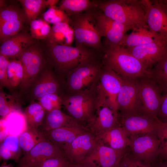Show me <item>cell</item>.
Listing matches in <instances>:
<instances>
[{"label": "cell", "instance_id": "33", "mask_svg": "<svg viewBox=\"0 0 167 167\" xmlns=\"http://www.w3.org/2000/svg\"><path fill=\"white\" fill-rule=\"evenodd\" d=\"M24 19L6 22L0 25V39L2 42L6 39L17 34L22 29Z\"/></svg>", "mask_w": 167, "mask_h": 167}, {"label": "cell", "instance_id": "3", "mask_svg": "<svg viewBox=\"0 0 167 167\" xmlns=\"http://www.w3.org/2000/svg\"><path fill=\"white\" fill-rule=\"evenodd\" d=\"M48 57L50 62L60 72L72 71L77 67L92 62L95 50L81 45L50 44Z\"/></svg>", "mask_w": 167, "mask_h": 167}, {"label": "cell", "instance_id": "8", "mask_svg": "<svg viewBox=\"0 0 167 167\" xmlns=\"http://www.w3.org/2000/svg\"><path fill=\"white\" fill-rule=\"evenodd\" d=\"M126 48L151 71V68L167 54V36L160 35L151 43Z\"/></svg>", "mask_w": 167, "mask_h": 167}, {"label": "cell", "instance_id": "30", "mask_svg": "<svg viewBox=\"0 0 167 167\" xmlns=\"http://www.w3.org/2000/svg\"><path fill=\"white\" fill-rule=\"evenodd\" d=\"M25 17L30 23L36 18L43 9L49 6V1L43 0H21Z\"/></svg>", "mask_w": 167, "mask_h": 167}, {"label": "cell", "instance_id": "15", "mask_svg": "<svg viewBox=\"0 0 167 167\" xmlns=\"http://www.w3.org/2000/svg\"><path fill=\"white\" fill-rule=\"evenodd\" d=\"M126 148L122 150L114 149L105 145L98 140L82 162L88 164L92 167H118Z\"/></svg>", "mask_w": 167, "mask_h": 167}, {"label": "cell", "instance_id": "35", "mask_svg": "<svg viewBox=\"0 0 167 167\" xmlns=\"http://www.w3.org/2000/svg\"><path fill=\"white\" fill-rule=\"evenodd\" d=\"M37 101L46 112L61 109L62 105L61 97L57 94H47Z\"/></svg>", "mask_w": 167, "mask_h": 167}, {"label": "cell", "instance_id": "7", "mask_svg": "<svg viewBox=\"0 0 167 167\" xmlns=\"http://www.w3.org/2000/svg\"><path fill=\"white\" fill-rule=\"evenodd\" d=\"M61 98L62 105L70 115L86 128L96 111V103L92 98L87 93H83Z\"/></svg>", "mask_w": 167, "mask_h": 167}, {"label": "cell", "instance_id": "36", "mask_svg": "<svg viewBox=\"0 0 167 167\" xmlns=\"http://www.w3.org/2000/svg\"><path fill=\"white\" fill-rule=\"evenodd\" d=\"M118 167H152V164L148 163L135 156L128 147Z\"/></svg>", "mask_w": 167, "mask_h": 167}, {"label": "cell", "instance_id": "28", "mask_svg": "<svg viewBox=\"0 0 167 167\" xmlns=\"http://www.w3.org/2000/svg\"><path fill=\"white\" fill-rule=\"evenodd\" d=\"M46 111L38 102L31 101L25 109L24 113L28 126L37 129L43 121Z\"/></svg>", "mask_w": 167, "mask_h": 167}, {"label": "cell", "instance_id": "41", "mask_svg": "<svg viewBox=\"0 0 167 167\" xmlns=\"http://www.w3.org/2000/svg\"><path fill=\"white\" fill-rule=\"evenodd\" d=\"M9 62V58L0 55V87H6L10 90L7 78V68Z\"/></svg>", "mask_w": 167, "mask_h": 167}, {"label": "cell", "instance_id": "2", "mask_svg": "<svg viewBox=\"0 0 167 167\" xmlns=\"http://www.w3.org/2000/svg\"><path fill=\"white\" fill-rule=\"evenodd\" d=\"M96 7L106 16L135 30L149 28L145 19L143 0L96 1Z\"/></svg>", "mask_w": 167, "mask_h": 167}, {"label": "cell", "instance_id": "10", "mask_svg": "<svg viewBox=\"0 0 167 167\" xmlns=\"http://www.w3.org/2000/svg\"><path fill=\"white\" fill-rule=\"evenodd\" d=\"M129 138V149L136 157L151 164L159 157L160 142L157 135L140 134Z\"/></svg>", "mask_w": 167, "mask_h": 167}, {"label": "cell", "instance_id": "19", "mask_svg": "<svg viewBox=\"0 0 167 167\" xmlns=\"http://www.w3.org/2000/svg\"><path fill=\"white\" fill-rule=\"evenodd\" d=\"M98 65L92 62L81 65L71 71L68 80L69 88L79 91L92 83L98 72Z\"/></svg>", "mask_w": 167, "mask_h": 167}, {"label": "cell", "instance_id": "9", "mask_svg": "<svg viewBox=\"0 0 167 167\" xmlns=\"http://www.w3.org/2000/svg\"><path fill=\"white\" fill-rule=\"evenodd\" d=\"M142 113L157 117L163 95L159 87L151 78L137 79Z\"/></svg>", "mask_w": 167, "mask_h": 167}, {"label": "cell", "instance_id": "12", "mask_svg": "<svg viewBox=\"0 0 167 167\" xmlns=\"http://www.w3.org/2000/svg\"><path fill=\"white\" fill-rule=\"evenodd\" d=\"M120 123L128 137L149 134L157 135L161 121L157 117L142 113L126 116L120 115Z\"/></svg>", "mask_w": 167, "mask_h": 167}, {"label": "cell", "instance_id": "39", "mask_svg": "<svg viewBox=\"0 0 167 167\" xmlns=\"http://www.w3.org/2000/svg\"><path fill=\"white\" fill-rule=\"evenodd\" d=\"M157 136L160 142L159 157L162 159H167V123L161 121Z\"/></svg>", "mask_w": 167, "mask_h": 167}, {"label": "cell", "instance_id": "46", "mask_svg": "<svg viewBox=\"0 0 167 167\" xmlns=\"http://www.w3.org/2000/svg\"><path fill=\"white\" fill-rule=\"evenodd\" d=\"M69 167H92L90 165L86 163L71 164Z\"/></svg>", "mask_w": 167, "mask_h": 167}, {"label": "cell", "instance_id": "21", "mask_svg": "<svg viewBox=\"0 0 167 167\" xmlns=\"http://www.w3.org/2000/svg\"><path fill=\"white\" fill-rule=\"evenodd\" d=\"M99 141L116 150L125 149L129 146L130 140L120 126L112 128L95 135Z\"/></svg>", "mask_w": 167, "mask_h": 167}, {"label": "cell", "instance_id": "5", "mask_svg": "<svg viewBox=\"0 0 167 167\" xmlns=\"http://www.w3.org/2000/svg\"><path fill=\"white\" fill-rule=\"evenodd\" d=\"M22 63L24 76L18 87L17 96H23L41 71L44 68V59L41 51L32 45L24 50L18 57Z\"/></svg>", "mask_w": 167, "mask_h": 167}, {"label": "cell", "instance_id": "24", "mask_svg": "<svg viewBox=\"0 0 167 167\" xmlns=\"http://www.w3.org/2000/svg\"><path fill=\"white\" fill-rule=\"evenodd\" d=\"M160 35L146 28H139L130 34H126L119 45L126 48L134 47L152 42Z\"/></svg>", "mask_w": 167, "mask_h": 167}, {"label": "cell", "instance_id": "42", "mask_svg": "<svg viewBox=\"0 0 167 167\" xmlns=\"http://www.w3.org/2000/svg\"><path fill=\"white\" fill-rule=\"evenodd\" d=\"M9 150L20 155L19 136L10 135L1 143Z\"/></svg>", "mask_w": 167, "mask_h": 167}, {"label": "cell", "instance_id": "22", "mask_svg": "<svg viewBox=\"0 0 167 167\" xmlns=\"http://www.w3.org/2000/svg\"><path fill=\"white\" fill-rule=\"evenodd\" d=\"M86 131H88L86 129L79 127H66L44 131L43 132L48 139L62 150L64 146L71 143Z\"/></svg>", "mask_w": 167, "mask_h": 167}, {"label": "cell", "instance_id": "48", "mask_svg": "<svg viewBox=\"0 0 167 167\" xmlns=\"http://www.w3.org/2000/svg\"><path fill=\"white\" fill-rule=\"evenodd\" d=\"M21 167H30L26 165H21Z\"/></svg>", "mask_w": 167, "mask_h": 167}, {"label": "cell", "instance_id": "37", "mask_svg": "<svg viewBox=\"0 0 167 167\" xmlns=\"http://www.w3.org/2000/svg\"><path fill=\"white\" fill-rule=\"evenodd\" d=\"M15 97L6 93L0 88V115L6 117L15 110Z\"/></svg>", "mask_w": 167, "mask_h": 167}, {"label": "cell", "instance_id": "32", "mask_svg": "<svg viewBox=\"0 0 167 167\" xmlns=\"http://www.w3.org/2000/svg\"><path fill=\"white\" fill-rule=\"evenodd\" d=\"M30 24V35L34 39L47 38L51 29L48 23L44 19H36Z\"/></svg>", "mask_w": 167, "mask_h": 167}, {"label": "cell", "instance_id": "1", "mask_svg": "<svg viewBox=\"0 0 167 167\" xmlns=\"http://www.w3.org/2000/svg\"><path fill=\"white\" fill-rule=\"evenodd\" d=\"M102 52L103 62L109 68L125 79L135 80L151 78V71L130 53L127 49L119 45L104 42Z\"/></svg>", "mask_w": 167, "mask_h": 167}, {"label": "cell", "instance_id": "45", "mask_svg": "<svg viewBox=\"0 0 167 167\" xmlns=\"http://www.w3.org/2000/svg\"><path fill=\"white\" fill-rule=\"evenodd\" d=\"M152 167H167V159H162L158 157L152 164Z\"/></svg>", "mask_w": 167, "mask_h": 167}, {"label": "cell", "instance_id": "17", "mask_svg": "<svg viewBox=\"0 0 167 167\" xmlns=\"http://www.w3.org/2000/svg\"><path fill=\"white\" fill-rule=\"evenodd\" d=\"M123 80L115 72L105 66L101 75L99 89L104 95L107 106L114 111H118L117 97Z\"/></svg>", "mask_w": 167, "mask_h": 167}, {"label": "cell", "instance_id": "38", "mask_svg": "<svg viewBox=\"0 0 167 167\" xmlns=\"http://www.w3.org/2000/svg\"><path fill=\"white\" fill-rule=\"evenodd\" d=\"M24 14L17 7L10 5L0 10V25L8 21L24 19Z\"/></svg>", "mask_w": 167, "mask_h": 167}, {"label": "cell", "instance_id": "31", "mask_svg": "<svg viewBox=\"0 0 167 167\" xmlns=\"http://www.w3.org/2000/svg\"><path fill=\"white\" fill-rule=\"evenodd\" d=\"M7 78L10 90L18 87L24 76V68L19 60H9L7 68Z\"/></svg>", "mask_w": 167, "mask_h": 167}, {"label": "cell", "instance_id": "6", "mask_svg": "<svg viewBox=\"0 0 167 167\" xmlns=\"http://www.w3.org/2000/svg\"><path fill=\"white\" fill-rule=\"evenodd\" d=\"M99 91L94 116L86 127L88 131L95 135L121 126L119 112L111 109L107 106L104 94L101 90Z\"/></svg>", "mask_w": 167, "mask_h": 167}, {"label": "cell", "instance_id": "23", "mask_svg": "<svg viewBox=\"0 0 167 167\" xmlns=\"http://www.w3.org/2000/svg\"><path fill=\"white\" fill-rule=\"evenodd\" d=\"M66 127H77L86 129L72 116L63 113L60 109L47 112L43 125L44 131Z\"/></svg>", "mask_w": 167, "mask_h": 167}, {"label": "cell", "instance_id": "26", "mask_svg": "<svg viewBox=\"0 0 167 167\" xmlns=\"http://www.w3.org/2000/svg\"><path fill=\"white\" fill-rule=\"evenodd\" d=\"M19 139L20 148L26 153L47 138L43 132L28 126L19 136Z\"/></svg>", "mask_w": 167, "mask_h": 167}, {"label": "cell", "instance_id": "20", "mask_svg": "<svg viewBox=\"0 0 167 167\" xmlns=\"http://www.w3.org/2000/svg\"><path fill=\"white\" fill-rule=\"evenodd\" d=\"M34 39L26 32H20L6 39L0 47V55L8 58L18 57L26 49L32 45Z\"/></svg>", "mask_w": 167, "mask_h": 167}, {"label": "cell", "instance_id": "18", "mask_svg": "<svg viewBox=\"0 0 167 167\" xmlns=\"http://www.w3.org/2000/svg\"><path fill=\"white\" fill-rule=\"evenodd\" d=\"M63 154L62 150L47 138L25 153L21 160V165L36 167L49 159Z\"/></svg>", "mask_w": 167, "mask_h": 167}, {"label": "cell", "instance_id": "34", "mask_svg": "<svg viewBox=\"0 0 167 167\" xmlns=\"http://www.w3.org/2000/svg\"><path fill=\"white\" fill-rule=\"evenodd\" d=\"M43 19L54 24L62 22L69 24L70 19L63 11L55 6L50 7L43 14Z\"/></svg>", "mask_w": 167, "mask_h": 167}, {"label": "cell", "instance_id": "13", "mask_svg": "<svg viewBox=\"0 0 167 167\" xmlns=\"http://www.w3.org/2000/svg\"><path fill=\"white\" fill-rule=\"evenodd\" d=\"M98 142L96 136L86 131L62 149L63 155L71 164L82 162Z\"/></svg>", "mask_w": 167, "mask_h": 167}, {"label": "cell", "instance_id": "4", "mask_svg": "<svg viewBox=\"0 0 167 167\" xmlns=\"http://www.w3.org/2000/svg\"><path fill=\"white\" fill-rule=\"evenodd\" d=\"M97 7L70 16L76 46L81 45L102 51L103 43L96 18Z\"/></svg>", "mask_w": 167, "mask_h": 167}, {"label": "cell", "instance_id": "29", "mask_svg": "<svg viewBox=\"0 0 167 167\" xmlns=\"http://www.w3.org/2000/svg\"><path fill=\"white\" fill-rule=\"evenodd\" d=\"M151 78L162 92L167 93V54L151 70Z\"/></svg>", "mask_w": 167, "mask_h": 167}, {"label": "cell", "instance_id": "14", "mask_svg": "<svg viewBox=\"0 0 167 167\" xmlns=\"http://www.w3.org/2000/svg\"><path fill=\"white\" fill-rule=\"evenodd\" d=\"M145 19L149 29L167 36V7L163 0H143Z\"/></svg>", "mask_w": 167, "mask_h": 167}, {"label": "cell", "instance_id": "27", "mask_svg": "<svg viewBox=\"0 0 167 167\" xmlns=\"http://www.w3.org/2000/svg\"><path fill=\"white\" fill-rule=\"evenodd\" d=\"M96 6V1L63 0L61 1L59 8L69 17L82 13Z\"/></svg>", "mask_w": 167, "mask_h": 167}, {"label": "cell", "instance_id": "16", "mask_svg": "<svg viewBox=\"0 0 167 167\" xmlns=\"http://www.w3.org/2000/svg\"><path fill=\"white\" fill-rule=\"evenodd\" d=\"M59 88L52 71L48 68L44 69L24 96L28 101H35L47 94H57Z\"/></svg>", "mask_w": 167, "mask_h": 167}, {"label": "cell", "instance_id": "44", "mask_svg": "<svg viewBox=\"0 0 167 167\" xmlns=\"http://www.w3.org/2000/svg\"><path fill=\"white\" fill-rule=\"evenodd\" d=\"M157 117L162 122L167 123V93L163 95L162 101Z\"/></svg>", "mask_w": 167, "mask_h": 167}, {"label": "cell", "instance_id": "43", "mask_svg": "<svg viewBox=\"0 0 167 167\" xmlns=\"http://www.w3.org/2000/svg\"><path fill=\"white\" fill-rule=\"evenodd\" d=\"M18 154L6 148L2 143H1L0 147V156L1 159L3 160H13L17 161L19 156Z\"/></svg>", "mask_w": 167, "mask_h": 167}, {"label": "cell", "instance_id": "47", "mask_svg": "<svg viewBox=\"0 0 167 167\" xmlns=\"http://www.w3.org/2000/svg\"><path fill=\"white\" fill-rule=\"evenodd\" d=\"M163 2L167 7V0H163Z\"/></svg>", "mask_w": 167, "mask_h": 167}, {"label": "cell", "instance_id": "40", "mask_svg": "<svg viewBox=\"0 0 167 167\" xmlns=\"http://www.w3.org/2000/svg\"><path fill=\"white\" fill-rule=\"evenodd\" d=\"M71 163L63 155L49 159L36 167H69Z\"/></svg>", "mask_w": 167, "mask_h": 167}, {"label": "cell", "instance_id": "11", "mask_svg": "<svg viewBox=\"0 0 167 167\" xmlns=\"http://www.w3.org/2000/svg\"><path fill=\"white\" fill-rule=\"evenodd\" d=\"M123 80L117 97L120 115L126 116L142 113L137 79Z\"/></svg>", "mask_w": 167, "mask_h": 167}, {"label": "cell", "instance_id": "25", "mask_svg": "<svg viewBox=\"0 0 167 167\" xmlns=\"http://www.w3.org/2000/svg\"><path fill=\"white\" fill-rule=\"evenodd\" d=\"M47 38L50 44L71 45L74 38V32L69 24L58 23L53 24Z\"/></svg>", "mask_w": 167, "mask_h": 167}]
</instances>
